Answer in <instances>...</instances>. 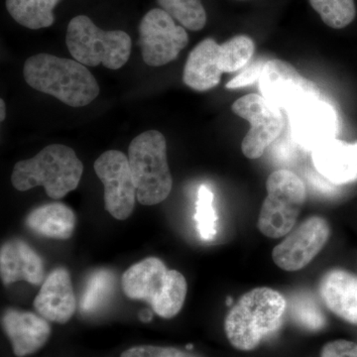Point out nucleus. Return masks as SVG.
<instances>
[{
    "instance_id": "nucleus-1",
    "label": "nucleus",
    "mask_w": 357,
    "mask_h": 357,
    "mask_svg": "<svg viewBox=\"0 0 357 357\" xmlns=\"http://www.w3.org/2000/svg\"><path fill=\"white\" fill-rule=\"evenodd\" d=\"M23 75L31 88L69 107H86L100 95L96 77L76 60L38 54L26 61Z\"/></svg>"
},
{
    "instance_id": "nucleus-2",
    "label": "nucleus",
    "mask_w": 357,
    "mask_h": 357,
    "mask_svg": "<svg viewBox=\"0 0 357 357\" xmlns=\"http://www.w3.org/2000/svg\"><path fill=\"white\" fill-rule=\"evenodd\" d=\"M286 307L285 298L274 289L259 287L244 294L225 318L230 344L239 351H252L280 326Z\"/></svg>"
},
{
    "instance_id": "nucleus-3",
    "label": "nucleus",
    "mask_w": 357,
    "mask_h": 357,
    "mask_svg": "<svg viewBox=\"0 0 357 357\" xmlns=\"http://www.w3.org/2000/svg\"><path fill=\"white\" fill-rule=\"evenodd\" d=\"M83 172V163L72 148L52 144L33 158L18 162L11 182L21 192L42 185L48 197L59 199L77 189Z\"/></svg>"
},
{
    "instance_id": "nucleus-4",
    "label": "nucleus",
    "mask_w": 357,
    "mask_h": 357,
    "mask_svg": "<svg viewBox=\"0 0 357 357\" xmlns=\"http://www.w3.org/2000/svg\"><path fill=\"white\" fill-rule=\"evenodd\" d=\"M122 289L128 298L151 305L158 316H177L187 296V281L182 273L166 267L161 259L149 257L124 272Z\"/></svg>"
},
{
    "instance_id": "nucleus-5",
    "label": "nucleus",
    "mask_w": 357,
    "mask_h": 357,
    "mask_svg": "<svg viewBox=\"0 0 357 357\" xmlns=\"http://www.w3.org/2000/svg\"><path fill=\"white\" fill-rule=\"evenodd\" d=\"M128 160L138 202L155 206L165 201L173 187L165 136L157 130L136 136L129 145Z\"/></svg>"
},
{
    "instance_id": "nucleus-6",
    "label": "nucleus",
    "mask_w": 357,
    "mask_h": 357,
    "mask_svg": "<svg viewBox=\"0 0 357 357\" xmlns=\"http://www.w3.org/2000/svg\"><path fill=\"white\" fill-rule=\"evenodd\" d=\"M66 43L77 62L89 67L103 65L109 70L121 69L128 63L132 45L128 33L105 31L86 15L70 21Z\"/></svg>"
},
{
    "instance_id": "nucleus-7",
    "label": "nucleus",
    "mask_w": 357,
    "mask_h": 357,
    "mask_svg": "<svg viewBox=\"0 0 357 357\" xmlns=\"http://www.w3.org/2000/svg\"><path fill=\"white\" fill-rule=\"evenodd\" d=\"M266 191L258 229L269 238H280L287 236L297 222L307 201L306 185L295 173L278 170L268 177Z\"/></svg>"
},
{
    "instance_id": "nucleus-8",
    "label": "nucleus",
    "mask_w": 357,
    "mask_h": 357,
    "mask_svg": "<svg viewBox=\"0 0 357 357\" xmlns=\"http://www.w3.org/2000/svg\"><path fill=\"white\" fill-rule=\"evenodd\" d=\"M263 96L278 109L290 114L310 100L321 98L319 86L303 77L286 61H267L259 79Z\"/></svg>"
},
{
    "instance_id": "nucleus-9",
    "label": "nucleus",
    "mask_w": 357,
    "mask_h": 357,
    "mask_svg": "<svg viewBox=\"0 0 357 357\" xmlns=\"http://www.w3.org/2000/svg\"><path fill=\"white\" fill-rule=\"evenodd\" d=\"M231 109L234 114L250 123V129L241 143L244 156L248 159L260 158L283 130L281 109L256 93L238 98Z\"/></svg>"
},
{
    "instance_id": "nucleus-10",
    "label": "nucleus",
    "mask_w": 357,
    "mask_h": 357,
    "mask_svg": "<svg viewBox=\"0 0 357 357\" xmlns=\"http://www.w3.org/2000/svg\"><path fill=\"white\" fill-rule=\"evenodd\" d=\"M189 43V36L183 26L161 8L145 14L139 24V44L145 64L161 67L177 59Z\"/></svg>"
},
{
    "instance_id": "nucleus-11",
    "label": "nucleus",
    "mask_w": 357,
    "mask_h": 357,
    "mask_svg": "<svg viewBox=\"0 0 357 357\" xmlns=\"http://www.w3.org/2000/svg\"><path fill=\"white\" fill-rule=\"evenodd\" d=\"M93 168L105 185V210L116 220L130 217L137 197L128 157L109 150L96 159Z\"/></svg>"
},
{
    "instance_id": "nucleus-12",
    "label": "nucleus",
    "mask_w": 357,
    "mask_h": 357,
    "mask_svg": "<svg viewBox=\"0 0 357 357\" xmlns=\"http://www.w3.org/2000/svg\"><path fill=\"white\" fill-rule=\"evenodd\" d=\"M330 234V225L325 218L317 215L309 218L275 246L272 259L285 271H299L323 250Z\"/></svg>"
},
{
    "instance_id": "nucleus-13",
    "label": "nucleus",
    "mask_w": 357,
    "mask_h": 357,
    "mask_svg": "<svg viewBox=\"0 0 357 357\" xmlns=\"http://www.w3.org/2000/svg\"><path fill=\"white\" fill-rule=\"evenodd\" d=\"M288 115L293 137L307 150L312 151L337 136L340 126L337 112L321 98L304 103Z\"/></svg>"
},
{
    "instance_id": "nucleus-14",
    "label": "nucleus",
    "mask_w": 357,
    "mask_h": 357,
    "mask_svg": "<svg viewBox=\"0 0 357 357\" xmlns=\"http://www.w3.org/2000/svg\"><path fill=\"white\" fill-rule=\"evenodd\" d=\"M76 306L69 271L65 268H56L42 284L35 298V309L48 321L66 324L74 316Z\"/></svg>"
},
{
    "instance_id": "nucleus-15",
    "label": "nucleus",
    "mask_w": 357,
    "mask_h": 357,
    "mask_svg": "<svg viewBox=\"0 0 357 357\" xmlns=\"http://www.w3.org/2000/svg\"><path fill=\"white\" fill-rule=\"evenodd\" d=\"M314 168L335 185L357 181V142L333 138L312 151Z\"/></svg>"
},
{
    "instance_id": "nucleus-16",
    "label": "nucleus",
    "mask_w": 357,
    "mask_h": 357,
    "mask_svg": "<svg viewBox=\"0 0 357 357\" xmlns=\"http://www.w3.org/2000/svg\"><path fill=\"white\" fill-rule=\"evenodd\" d=\"M1 323L17 357L38 351L51 335V326L46 319L33 312L9 309L2 316Z\"/></svg>"
},
{
    "instance_id": "nucleus-17",
    "label": "nucleus",
    "mask_w": 357,
    "mask_h": 357,
    "mask_svg": "<svg viewBox=\"0 0 357 357\" xmlns=\"http://www.w3.org/2000/svg\"><path fill=\"white\" fill-rule=\"evenodd\" d=\"M44 274L43 260L25 241L11 239L1 246L0 275L6 285L17 281L40 285Z\"/></svg>"
},
{
    "instance_id": "nucleus-18",
    "label": "nucleus",
    "mask_w": 357,
    "mask_h": 357,
    "mask_svg": "<svg viewBox=\"0 0 357 357\" xmlns=\"http://www.w3.org/2000/svg\"><path fill=\"white\" fill-rule=\"evenodd\" d=\"M319 295L325 306L335 316L357 325V276L333 269L321 279Z\"/></svg>"
},
{
    "instance_id": "nucleus-19",
    "label": "nucleus",
    "mask_w": 357,
    "mask_h": 357,
    "mask_svg": "<svg viewBox=\"0 0 357 357\" xmlns=\"http://www.w3.org/2000/svg\"><path fill=\"white\" fill-rule=\"evenodd\" d=\"M220 44L213 38L199 42L185 62L183 81L194 91H206L220 84L222 70L218 62Z\"/></svg>"
},
{
    "instance_id": "nucleus-20",
    "label": "nucleus",
    "mask_w": 357,
    "mask_h": 357,
    "mask_svg": "<svg viewBox=\"0 0 357 357\" xmlns=\"http://www.w3.org/2000/svg\"><path fill=\"white\" fill-rule=\"evenodd\" d=\"M76 215L69 206L52 203L29 213L26 225L35 234L53 239H69L76 227Z\"/></svg>"
},
{
    "instance_id": "nucleus-21",
    "label": "nucleus",
    "mask_w": 357,
    "mask_h": 357,
    "mask_svg": "<svg viewBox=\"0 0 357 357\" xmlns=\"http://www.w3.org/2000/svg\"><path fill=\"white\" fill-rule=\"evenodd\" d=\"M61 0H6V8L16 22L29 29L50 27L53 10Z\"/></svg>"
},
{
    "instance_id": "nucleus-22",
    "label": "nucleus",
    "mask_w": 357,
    "mask_h": 357,
    "mask_svg": "<svg viewBox=\"0 0 357 357\" xmlns=\"http://www.w3.org/2000/svg\"><path fill=\"white\" fill-rule=\"evenodd\" d=\"M115 277L112 271L107 269L96 270L89 276L86 287L82 295L81 311L89 314L100 309L107 304L114 293Z\"/></svg>"
},
{
    "instance_id": "nucleus-23",
    "label": "nucleus",
    "mask_w": 357,
    "mask_h": 357,
    "mask_svg": "<svg viewBox=\"0 0 357 357\" xmlns=\"http://www.w3.org/2000/svg\"><path fill=\"white\" fill-rule=\"evenodd\" d=\"M255 51L253 40L246 35H238L220 45L218 62L222 73H234L243 69Z\"/></svg>"
},
{
    "instance_id": "nucleus-24",
    "label": "nucleus",
    "mask_w": 357,
    "mask_h": 357,
    "mask_svg": "<svg viewBox=\"0 0 357 357\" xmlns=\"http://www.w3.org/2000/svg\"><path fill=\"white\" fill-rule=\"evenodd\" d=\"M161 9L185 29L199 31L206 23V13L201 0H157Z\"/></svg>"
},
{
    "instance_id": "nucleus-25",
    "label": "nucleus",
    "mask_w": 357,
    "mask_h": 357,
    "mask_svg": "<svg viewBox=\"0 0 357 357\" xmlns=\"http://www.w3.org/2000/svg\"><path fill=\"white\" fill-rule=\"evenodd\" d=\"M311 6L328 27L342 29L351 24L356 15L354 0H309Z\"/></svg>"
},
{
    "instance_id": "nucleus-26",
    "label": "nucleus",
    "mask_w": 357,
    "mask_h": 357,
    "mask_svg": "<svg viewBox=\"0 0 357 357\" xmlns=\"http://www.w3.org/2000/svg\"><path fill=\"white\" fill-rule=\"evenodd\" d=\"M213 203V192L206 185H202L196 202L195 220L199 236L204 241H211L218 231V215Z\"/></svg>"
},
{
    "instance_id": "nucleus-27",
    "label": "nucleus",
    "mask_w": 357,
    "mask_h": 357,
    "mask_svg": "<svg viewBox=\"0 0 357 357\" xmlns=\"http://www.w3.org/2000/svg\"><path fill=\"white\" fill-rule=\"evenodd\" d=\"M291 314L298 325L310 331H319L325 326L326 319L316 301L306 295L297 296L291 303Z\"/></svg>"
},
{
    "instance_id": "nucleus-28",
    "label": "nucleus",
    "mask_w": 357,
    "mask_h": 357,
    "mask_svg": "<svg viewBox=\"0 0 357 357\" xmlns=\"http://www.w3.org/2000/svg\"><path fill=\"white\" fill-rule=\"evenodd\" d=\"M121 357H201L180 351L175 347H154V345H139L131 347L122 352Z\"/></svg>"
},
{
    "instance_id": "nucleus-29",
    "label": "nucleus",
    "mask_w": 357,
    "mask_h": 357,
    "mask_svg": "<svg viewBox=\"0 0 357 357\" xmlns=\"http://www.w3.org/2000/svg\"><path fill=\"white\" fill-rule=\"evenodd\" d=\"M265 63L266 62L263 60H258L248 66L241 74L237 75L236 77H234L231 81L227 84V89H241L248 86L249 84H255L256 81L260 79Z\"/></svg>"
},
{
    "instance_id": "nucleus-30",
    "label": "nucleus",
    "mask_w": 357,
    "mask_h": 357,
    "mask_svg": "<svg viewBox=\"0 0 357 357\" xmlns=\"http://www.w3.org/2000/svg\"><path fill=\"white\" fill-rule=\"evenodd\" d=\"M321 357H357V344L344 340L328 342L321 349Z\"/></svg>"
},
{
    "instance_id": "nucleus-31",
    "label": "nucleus",
    "mask_w": 357,
    "mask_h": 357,
    "mask_svg": "<svg viewBox=\"0 0 357 357\" xmlns=\"http://www.w3.org/2000/svg\"><path fill=\"white\" fill-rule=\"evenodd\" d=\"M0 121H3L6 119V103H4L3 100H0Z\"/></svg>"
},
{
    "instance_id": "nucleus-32",
    "label": "nucleus",
    "mask_w": 357,
    "mask_h": 357,
    "mask_svg": "<svg viewBox=\"0 0 357 357\" xmlns=\"http://www.w3.org/2000/svg\"><path fill=\"white\" fill-rule=\"evenodd\" d=\"M140 319H142L143 321H149L151 319V314L149 312H141Z\"/></svg>"
}]
</instances>
